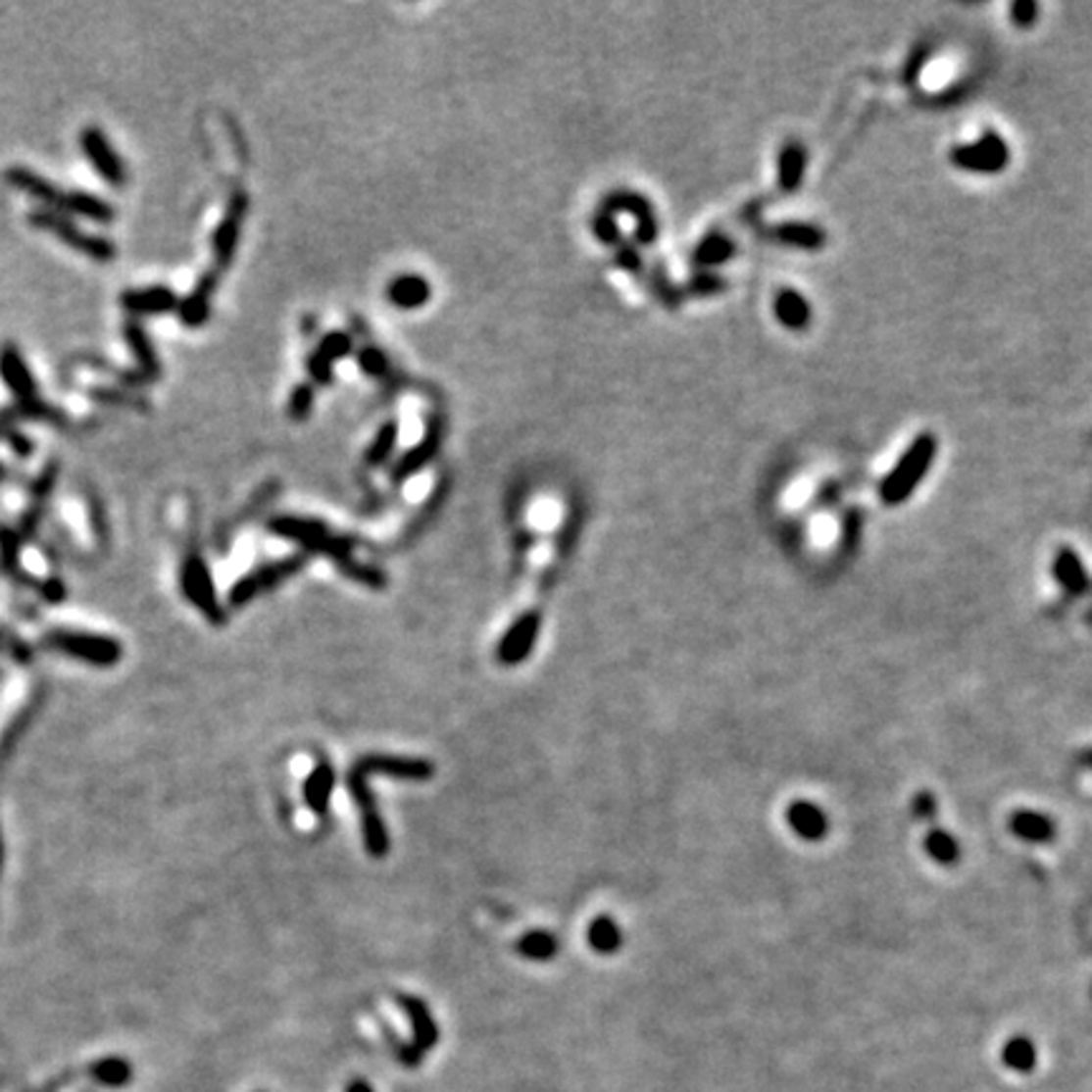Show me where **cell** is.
<instances>
[{
	"instance_id": "d590c367",
	"label": "cell",
	"mask_w": 1092,
	"mask_h": 1092,
	"mask_svg": "<svg viewBox=\"0 0 1092 1092\" xmlns=\"http://www.w3.org/2000/svg\"><path fill=\"white\" fill-rule=\"evenodd\" d=\"M1009 16H1012V24L1019 25V28H1032L1037 24L1039 6L1032 3V0H1019V3L1009 8Z\"/></svg>"
},
{
	"instance_id": "ab89813d",
	"label": "cell",
	"mask_w": 1092,
	"mask_h": 1092,
	"mask_svg": "<svg viewBox=\"0 0 1092 1092\" xmlns=\"http://www.w3.org/2000/svg\"><path fill=\"white\" fill-rule=\"evenodd\" d=\"M594 233L600 235V240H605V243H618V238H620V230H618V225H615L613 216H610V213H605V211L594 218Z\"/></svg>"
},
{
	"instance_id": "cb8c5ba5",
	"label": "cell",
	"mask_w": 1092,
	"mask_h": 1092,
	"mask_svg": "<svg viewBox=\"0 0 1092 1092\" xmlns=\"http://www.w3.org/2000/svg\"><path fill=\"white\" fill-rule=\"evenodd\" d=\"M213 291H216V276L208 273V276L195 286V291H192L185 301H180V307L177 309H180V319L187 326H200L205 319H208Z\"/></svg>"
},
{
	"instance_id": "8992f818",
	"label": "cell",
	"mask_w": 1092,
	"mask_h": 1092,
	"mask_svg": "<svg viewBox=\"0 0 1092 1092\" xmlns=\"http://www.w3.org/2000/svg\"><path fill=\"white\" fill-rule=\"evenodd\" d=\"M78 144L84 150L86 160L91 163V168L102 174L104 180L112 187H124L126 185V168L124 160L117 155V150L112 147L107 134L99 126H86L84 132L78 134Z\"/></svg>"
},
{
	"instance_id": "4316f807",
	"label": "cell",
	"mask_w": 1092,
	"mask_h": 1092,
	"mask_svg": "<svg viewBox=\"0 0 1092 1092\" xmlns=\"http://www.w3.org/2000/svg\"><path fill=\"white\" fill-rule=\"evenodd\" d=\"M587 938H589V946L602 956L618 954L620 946H622V930H620V925L615 923L610 916L594 918L587 930Z\"/></svg>"
},
{
	"instance_id": "3957f363",
	"label": "cell",
	"mask_w": 1092,
	"mask_h": 1092,
	"mask_svg": "<svg viewBox=\"0 0 1092 1092\" xmlns=\"http://www.w3.org/2000/svg\"><path fill=\"white\" fill-rule=\"evenodd\" d=\"M949 160L954 168L973 174H999L1012 163V150L997 129H984L971 144L951 147Z\"/></svg>"
},
{
	"instance_id": "b9f144b4",
	"label": "cell",
	"mask_w": 1092,
	"mask_h": 1092,
	"mask_svg": "<svg viewBox=\"0 0 1092 1092\" xmlns=\"http://www.w3.org/2000/svg\"><path fill=\"white\" fill-rule=\"evenodd\" d=\"M312 390H309L307 384H301L299 390L291 395V415H294L296 421H301V418H307L309 410H312Z\"/></svg>"
},
{
	"instance_id": "2e32d148",
	"label": "cell",
	"mask_w": 1092,
	"mask_h": 1092,
	"mask_svg": "<svg viewBox=\"0 0 1092 1092\" xmlns=\"http://www.w3.org/2000/svg\"><path fill=\"white\" fill-rule=\"evenodd\" d=\"M185 592L200 610L211 615L213 620H221V607L216 600V589H213L211 571L205 567V562L200 557H190L185 565Z\"/></svg>"
},
{
	"instance_id": "ffe728a7",
	"label": "cell",
	"mask_w": 1092,
	"mask_h": 1092,
	"mask_svg": "<svg viewBox=\"0 0 1092 1092\" xmlns=\"http://www.w3.org/2000/svg\"><path fill=\"white\" fill-rule=\"evenodd\" d=\"M56 213H72V216H81L94 223H112L117 216L115 208L107 200L86 190H64V198H61Z\"/></svg>"
},
{
	"instance_id": "ac0fdd59",
	"label": "cell",
	"mask_w": 1092,
	"mask_h": 1092,
	"mask_svg": "<svg viewBox=\"0 0 1092 1092\" xmlns=\"http://www.w3.org/2000/svg\"><path fill=\"white\" fill-rule=\"evenodd\" d=\"M774 317L789 331H805L812 324V304L797 288H781L774 296Z\"/></svg>"
},
{
	"instance_id": "277c9868",
	"label": "cell",
	"mask_w": 1092,
	"mask_h": 1092,
	"mask_svg": "<svg viewBox=\"0 0 1092 1092\" xmlns=\"http://www.w3.org/2000/svg\"><path fill=\"white\" fill-rule=\"evenodd\" d=\"M397 1004L403 1007L410 1024H413V1045L400 1047L397 1057H400L403 1065L415 1067L435 1047V1042H438V1024H435L430 1009H427V1004L422 999L410 997V994H397Z\"/></svg>"
},
{
	"instance_id": "6da1fadb",
	"label": "cell",
	"mask_w": 1092,
	"mask_h": 1092,
	"mask_svg": "<svg viewBox=\"0 0 1092 1092\" xmlns=\"http://www.w3.org/2000/svg\"><path fill=\"white\" fill-rule=\"evenodd\" d=\"M938 453V438L933 432H920L918 438L913 440L906 448L898 463L893 466L885 478L880 480V501L885 506H901L911 499L916 488L920 486V480L928 475L930 466L936 461Z\"/></svg>"
},
{
	"instance_id": "4dcf8cb0",
	"label": "cell",
	"mask_w": 1092,
	"mask_h": 1092,
	"mask_svg": "<svg viewBox=\"0 0 1092 1092\" xmlns=\"http://www.w3.org/2000/svg\"><path fill=\"white\" fill-rule=\"evenodd\" d=\"M517 951L523 959L531 961H552L559 951L557 936H552L549 930H531L523 933L517 943Z\"/></svg>"
},
{
	"instance_id": "7a4b0ae2",
	"label": "cell",
	"mask_w": 1092,
	"mask_h": 1092,
	"mask_svg": "<svg viewBox=\"0 0 1092 1092\" xmlns=\"http://www.w3.org/2000/svg\"><path fill=\"white\" fill-rule=\"evenodd\" d=\"M28 223L33 225V228L56 235L64 246L84 253L86 259L96 261V264H107V261L117 259V246L112 243V240L84 233V230L78 228L76 223H74L69 216H64V213L38 208V211L28 213Z\"/></svg>"
},
{
	"instance_id": "d4e9b609",
	"label": "cell",
	"mask_w": 1092,
	"mask_h": 1092,
	"mask_svg": "<svg viewBox=\"0 0 1092 1092\" xmlns=\"http://www.w3.org/2000/svg\"><path fill=\"white\" fill-rule=\"evenodd\" d=\"M387 296L397 309H418L430 299V286L421 276H397L387 288Z\"/></svg>"
},
{
	"instance_id": "bcb514c9",
	"label": "cell",
	"mask_w": 1092,
	"mask_h": 1092,
	"mask_svg": "<svg viewBox=\"0 0 1092 1092\" xmlns=\"http://www.w3.org/2000/svg\"><path fill=\"white\" fill-rule=\"evenodd\" d=\"M1087 622L1092 624V607H1090V613H1087Z\"/></svg>"
},
{
	"instance_id": "5bb4252c",
	"label": "cell",
	"mask_w": 1092,
	"mask_h": 1092,
	"mask_svg": "<svg viewBox=\"0 0 1092 1092\" xmlns=\"http://www.w3.org/2000/svg\"><path fill=\"white\" fill-rule=\"evenodd\" d=\"M767 235L779 246L797 248V251H822L827 246V230L815 223H779L774 228H769Z\"/></svg>"
},
{
	"instance_id": "ba28073f",
	"label": "cell",
	"mask_w": 1092,
	"mask_h": 1092,
	"mask_svg": "<svg viewBox=\"0 0 1092 1092\" xmlns=\"http://www.w3.org/2000/svg\"><path fill=\"white\" fill-rule=\"evenodd\" d=\"M357 767L365 771L367 776L382 774L392 776V779H408V781H425L435 774V767L425 759H410V757H382V754H367L357 762Z\"/></svg>"
},
{
	"instance_id": "1f68e13d",
	"label": "cell",
	"mask_w": 1092,
	"mask_h": 1092,
	"mask_svg": "<svg viewBox=\"0 0 1092 1092\" xmlns=\"http://www.w3.org/2000/svg\"><path fill=\"white\" fill-rule=\"evenodd\" d=\"M923 845H925V853L936 860L938 865H956V863H959L961 847H959V840H956L954 834L943 832V829H930V832L925 834Z\"/></svg>"
},
{
	"instance_id": "9a60e30c",
	"label": "cell",
	"mask_w": 1092,
	"mask_h": 1092,
	"mask_svg": "<svg viewBox=\"0 0 1092 1092\" xmlns=\"http://www.w3.org/2000/svg\"><path fill=\"white\" fill-rule=\"evenodd\" d=\"M6 182L11 187H16V190L25 192L28 198H33V200H38V203L46 205L48 211H59L61 198H64V190H59L54 182L46 180V177H41V174L33 173V170L21 168V165H16V168H8L6 170Z\"/></svg>"
},
{
	"instance_id": "e0dca14e",
	"label": "cell",
	"mask_w": 1092,
	"mask_h": 1092,
	"mask_svg": "<svg viewBox=\"0 0 1092 1092\" xmlns=\"http://www.w3.org/2000/svg\"><path fill=\"white\" fill-rule=\"evenodd\" d=\"M786 822H789V827L794 829L797 837H802L807 842H819L827 837V815L815 802H807V799H797V802L786 807Z\"/></svg>"
},
{
	"instance_id": "603a6c76",
	"label": "cell",
	"mask_w": 1092,
	"mask_h": 1092,
	"mask_svg": "<svg viewBox=\"0 0 1092 1092\" xmlns=\"http://www.w3.org/2000/svg\"><path fill=\"white\" fill-rule=\"evenodd\" d=\"M1009 829L1024 842H1034V845H1045L1057 837V824L1052 822L1050 817L1039 815V812L1019 810L1009 817Z\"/></svg>"
},
{
	"instance_id": "7c38bea8",
	"label": "cell",
	"mask_w": 1092,
	"mask_h": 1092,
	"mask_svg": "<svg viewBox=\"0 0 1092 1092\" xmlns=\"http://www.w3.org/2000/svg\"><path fill=\"white\" fill-rule=\"evenodd\" d=\"M122 334H124L126 344H129L134 360H137V370H134L137 382L147 384L152 382V379L160 377V374H163V367H160V360H157L155 355V347H152L150 336H147V331L142 329V324L134 322V319H129V322L122 326Z\"/></svg>"
},
{
	"instance_id": "836d02e7",
	"label": "cell",
	"mask_w": 1092,
	"mask_h": 1092,
	"mask_svg": "<svg viewBox=\"0 0 1092 1092\" xmlns=\"http://www.w3.org/2000/svg\"><path fill=\"white\" fill-rule=\"evenodd\" d=\"M395 438H397V427L395 422H387V425L379 430V435L374 438V445L370 448V453H367V461L372 463H382L384 458L390 456L392 453V445H395Z\"/></svg>"
},
{
	"instance_id": "9c48e42d",
	"label": "cell",
	"mask_w": 1092,
	"mask_h": 1092,
	"mask_svg": "<svg viewBox=\"0 0 1092 1092\" xmlns=\"http://www.w3.org/2000/svg\"><path fill=\"white\" fill-rule=\"evenodd\" d=\"M0 379H3L8 390L13 392L16 403H25V400L38 397L36 379H33L28 362H25V357L21 355V349L13 342L0 347Z\"/></svg>"
},
{
	"instance_id": "4fadbf2b",
	"label": "cell",
	"mask_w": 1092,
	"mask_h": 1092,
	"mask_svg": "<svg viewBox=\"0 0 1092 1092\" xmlns=\"http://www.w3.org/2000/svg\"><path fill=\"white\" fill-rule=\"evenodd\" d=\"M120 304L126 312L137 314V317H150V314H168L173 309L180 307V301L174 296L173 288L168 286H150V288H129L120 296Z\"/></svg>"
},
{
	"instance_id": "74e56055",
	"label": "cell",
	"mask_w": 1092,
	"mask_h": 1092,
	"mask_svg": "<svg viewBox=\"0 0 1092 1092\" xmlns=\"http://www.w3.org/2000/svg\"><path fill=\"white\" fill-rule=\"evenodd\" d=\"M89 395L94 397V400H99V403H112V405H134V408H142L139 405V400H134V397L124 395V392L120 390H104V387H94V390H89Z\"/></svg>"
},
{
	"instance_id": "52a82bcc",
	"label": "cell",
	"mask_w": 1092,
	"mask_h": 1092,
	"mask_svg": "<svg viewBox=\"0 0 1092 1092\" xmlns=\"http://www.w3.org/2000/svg\"><path fill=\"white\" fill-rule=\"evenodd\" d=\"M539 630H541V615L523 613L499 640V648H496V658H499V663H504V666H519V663L526 661L528 655H531V650H534Z\"/></svg>"
},
{
	"instance_id": "7bdbcfd3",
	"label": "cell",
	"mask_w": 1092,
	"mask_h": 1092,
	"mask_svg": "<svg viewBox=\"0 0 1092 1092\" xmlns=\"http://www.w3.org/2000/svg\"><path fill=\"white\" fill-rule=\"evenodd\" d=\"M309 372L314 374V379H319V382L326 384L331 379V362L324 360V357L317 352V355L309 360Z\"/></svg>"
},
{
	"instance_id": "7402d4cb",
	"label": "cell",
	"mask_w": 1092,
	"mask_h": 1092,
	"mask_svg": "<svg viewBox=\"0 0 1092 1092\" xmlns=\"http://www.w3.org/2000/svg\"><path fill=\"white\" fill-rule=\"evenodd\" d=\"M243 213H246V198H235L233 205H230L228 216H225V221L218 225L216 235H213V251H216V261L218 266H228L230 256H233L235 246H238V235H240V218H243Z\"/></svg>"
},
{
	"instance_id": "484cf974",
	"label": "cell",
	"mask_w": 1092,
	"mask_h": 1092,
	"mask_svg": "<svg viewBox=\"0 0 1092 1092\" xmlns=\"http://www.w3.org/2000/svg\"><path fill=\"white\" fill-rule=\"evenodd\" d=\"M733 253H736V243H733V238L714 230V233L706 235V238L693 248V264L706 266V269H709V266H720L726 264L728 259H733Z\"/></svg>"
},
{
	"instance_id": "f1b7e54d",
	"label": "cell",
	"mask_w": 1092,
	"mask_h": 1092,
	"mask_svg": "<svg viewBox=\"0 0 1092 1092\" xmlns=\"http://www.w3.org/2000/svg\"><path fill=\"white\" fill-rule=\"evenodd\" d=\"M3 415H6V418H21V421H46L56 427H64L69 422L67 415L61 413L59 408L43 403V400H38V397L25 400V403H16Z\"/></svg>"
},
{
	"instance_id": "f6af8a7d",
	"label": "cell",
	"mask_w": 1092,
	"mask_h": 1092,
	"mask_svg": "<svg viewBox=\"0 0 1092 1092\" xmlns=\"http://www.w3.org/2000/svg\"><path fill=\"white\" fill-rule=\"evenodd\" d=\"M347 1092H374V1090H372V1087H370V1082L355 1080V1082H349Z\"/></svg>"
},
{
	"instance_id": "d6a6232c",
	"label": "cell",
	"mask_w": 1092,
	"mask_h": 1092,
	"mask_svg": "<svg viewBox=\"0 0 1092 1092\" xmlns=\"http://www.w3.org/2000/svg\"><path fill=\"white\" fill-rule=\"evenodd\" d=\"M96 1077L109 1087H120L129 1082L132 1077V1067L124 1060H104L102 1065H96Z\"/></svg>"
},
{
	"instance_id": "8d00e7d4",
	"label": "cell",
	"mask_w": 1092,
	"mask_h": 1092,
	"mask_svg": "<svg viewBox=\"0 0 1092 1092\" xmlns=\"http://www.w3.org/2000/svg\"><path fill=\"white\" fill-rule=\"evenodd\" d=\"M349 349H352V342H349V336L344 334H329L322 342V347H319V355L324 357V360H339V357L349 355Z\"/></svg>"
},
{
	"instance_id": "ee69618b",
	"label": "cell",
	"mask_w": 1092,
	"mask_h": 1092,
	"mask_svg": "<svg viewBox=\"0 0 1092 1092\" xmlns=\"http://www.w3.org/2000/svg\"><path fill=\"white\" fill-rule=\"evenodd\" d=\"M618 264L622 266V269H627V271H632V273H635V271H640V266H642L640 253H637L632 246L620 248V253H618Z\"/></svg>"
},
{
	"instance_id": "60d3db41",
	"label": "cell",
	"mask_w": 1092,
	"mask_h": 1092,
	"mask_svg": "<svg viewBox=\"0 0 1092 1092\" xmlns=\"http://www.w3.org/2000/svg\"><path fill=\"white\" fill-rule=\"evenodd\" d=\"M913 815L918 817V819H936V797L930 792L916 794V799H913Z\"/></svg>"
},
{
	"instance_id": "8fae6325",
	"label": "cell",
	"mask_w": 1092,
	"mask_h": 1092,
	"mask_svg": "<svg viewBox=\"0 0 1092 1092\" xmlns=\"http://www.w3.org/2000/svg\"><path fill=\"white\" fill-rule=\"evenodd\" d=\"M1052 574L1060 582L1067 600H1077V597H1085L1087 592H1092V576L1087 574L1080 554L1069 546L1057 549L1055 562H1052Z\"/></svg>"
},
{
	"instance_id": "f35d334b",
	"label": "cell",
	"mask_w": 1092,
	"mask_h": 1092,
	"mask_svg": "<svg viewBox=\"0 0 1092 1092\" xmlns=\"http://www.w3.org/2000/svg\"><path fill=\"white\" fill-rule=\"evenodd\" d=\"M360 362L362 370H367L370 374H382L387 370V357L377 347H365V352L360 355Z\"/></svg>"
},
{
	"instance_id": "5b68a950",
	"label": "cell",
	"mask_w": 1092,
	"mask_h": 1092,
	"mask_svg": "<svg viewBox=\"0 0 1092 1092\" xmlns=\"http://www.w3.org/2000/svg\"><path fill=\"white\" fill-rule=\"evenodd\" d=\"M304 562H307V559L299 554V557H288L283 559V562H273V565L253 570L251 574L243 576V579L235 582V587L230 589V602H233V605H246V602L256 600L259 594L271 592L278 582H283V579H288V576H294L296 571L304 567Z\"/></svg>"
},
{
	"instance_id": "e575fe53",
	"label": "cell",
	"mask_w": 1092,
	"mask_h": 1092,
	"mask_svg": "<svg viewBox=\"0 0 1092 1092\" xmlns=\"http://www.w3.org/2000/svg\"><path fill=\"white\" fill-rule=\"evenodd\" d=\"M688 294L693 296H714V294H720L723 288H726V281L720 276H716V273H698V276H693L688 281Z\"/></svg>"
},
{
	"instance_id": "d6986e66",
	"label": "cell",
	"mask_w": 1092,
	"mask_h": 1092,
	"mask_svg": "<svg viewBox=\"0 0 1092 1092\" xmlns=\"http://www.w3.org/2000/svg\"><path fill=\"white\" fill-rule=\"evenodd\" d=\"M805 173H807L805 144L797 142V139H789V142L781 147L779 163H776V180H779V190L797 192L799 187H802V182H805Z\"/></svg>"
},
{
	"instance_id": "30bf717a",
	"label": "cell",
	"mask_w": 1092,
	"mask_h": 1092,
	"mask_svg": "<svg viewBox=\"0 0 1092 1092\" xmlns=\"http://www.w3.org/2000/svg\"><path fill=\"white\" fill-rule=\"evenodd\" d=\"M602 211L630 213V216L637 221L635 235L642 246H650V243H655V238H658V218H655L653 205H650V200L637 195V192H615L613 198L605 200V208H602Z\"/></svg>"
},
{
	"instance_id": "44dd1931",
	"label": "cell",
	"mask_w": 1092,
	"mask_h": 1092,
	"mask_svg": "<svg viewBox=\"0 0 1092 1092\" xmlns=\"http://www.w3.org/2000/svg\"><path fill=\"white\" fill-rule=\"evenodd\" d=\"M336 774L334 767L329 762H317V767L312 769V774L304 781V799H307L309 810L314 815L324 817L329 812L331 794H334Z\"/></svg>"
},
{
	"instance_id": "f546056e",
	"label": "cell",
	"mask_w": 1092,
	"mask_h": 1092,
	"mask_svg": "<svg viewBox=\"0 0 1092 1092\" xmlns=\"http://www.w3.org/2000/svg\"><path fill=\"white\" fill-rule=\"evenodd\" d=\"M440 435H443V430H440V425H438V422H432L430 432H427V438H422V443L418 445L415 451H410L408 456L403 458V461L397 463L395 478H403V475L415 473V471L421 469V466H425V463L430 461L432 456H435V451H438Z\"/></svg>"
},
{
	"instance_id": "83f0119b",
	"label": "cell",
	"mask_w": 1092,
	"mask_h": 1092,
	"mask_svg": "<svg viewBox=\"0 0 1092 1092\" xmlns=\"http://www.w3.org/2000/svg\"><path fill=\"white\" fill-rule=\"evenodd\" d=\"M1002 1063L1015 1072H1032L1037 1067V1047H1034L1032 1039L1012 1037L1002 1050Z\"/></svg>"
}]
</instances>
